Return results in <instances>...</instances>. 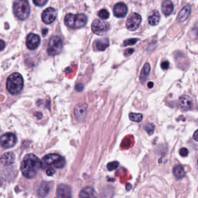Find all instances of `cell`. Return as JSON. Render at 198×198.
Instances as JSON below:
<instances>
[{
    "instance_id": "1",
    "label": "cell",
    "mask_w": 198,
    "mask_h": 198,
    "mask_svg": "<svg viewBox=\"0 0 198 198\" xmlns=\"http://www.w3.org/2000/svg\"><path fill=\"white\" fill-rule=\"evenodd\" d=\"M41 168L42 162L33 154L26 155L20 164V170L22 175L30 179L35 177Z\"/></svg>"
},
{
    "instance_id": "2",
    "label": "cell",
    "mask_w": 198,
    "mask_h": 198,
    "mask_svg": "<svg viewBox=\"0 0 198 198\" xmlns=\"http://www.w3.org/2000/svg\"><path fill=\"white\" fill-rule=\"evenodd\" d=\"M24 79L19 73L15 72L8 76L7 80V88L12 95L19 93L24 88Z\"/></svg>"
},
{
    "instance_id": "3",
    "label": "cell",
    "mask_w": 198,
    "mask_h": 198,
    "mask_svg": "<svg viewBox=\"0 0 198 198\" xmlns=\"http://www.w3.org/2000/svg\"><path fill=\"white\" fill-rule=\"evenodd\" d=\"M87 17L84 14H67L65 18V23L67 27L73 29L83 27L87 23Z\"/></svg>"
},
{
    "instance_id": "4",
    "label": "cell",
    "mask_w": 198,
    "mask_h": 198,
    "mask_svg": "<svg viewBox=\"0 0 198 198\" xmlns=\"http://www.w3.org/2000/svg\"><path fill=\"white\" fill-rule=\"evenodd\" d=\"M13 12L16 16L20 20H24L28 18L30 7L27 0H16L13 4Z\"/></svg>"
},
{
    "instance_id": "5",
    "label": "cell",
    "mask_w": 198,
    "mask_h": 198,
    "mask_svg": "<svg viewBox=\"0 0 198 198\" xmlns=\"http://www.w3.org/2000/svg\"><path fill=\"white\" fill-rule=\"evenodd\" d=\"M42 167L44 169L48 166H54L57 169L63 168L65 165V160L62 156L56 154H50L43 157Z\"/></svg>"
},
{
    "instance_id": "6",
    "label": "cell",
    "mask_w": 198,
    "mask_h": 198,
    "mask_svg": "<svg viewBox=\"0 0 198 198\" xmlns=\"http://www.w3.org/2000/svg\"><path fill=\"white\" fill-rule=\"evenodd\" d=\"M63 48L62 39L58 35L51 38L48 47L47 53L50 56H56L60 54Z\"/></svg>"
},
{
    "instance_id": "7",
    "label": "cell",
    "mask_w": 198,
    "mask_h": 198,
    "mask_svg": "<svg viewBox=\"0 0 198 198\" xmlns=\"http://www.w3.org/2000/svg\"><path fill=\"white\" fill-rule=\"evenodd\" d=\"M91 29L94 34L98 35H103L109 31L110 25L105 21L95 19L92 23Z\"/></svg>"
},
{
    "instance_id": "8",
    "label": "cell",
    "mask_w": 198,
    "mask_h": 198,
    "mask_svg": "<svg viewBox=\"0 0 198 198\" xmlns=\"http://www.w3.org/2000/svg\"><path fill=\"white\" fill-rule=\"evenodd\" d=\"M17 137L12 133L4 134L1 137V145L4 148H11L15 145Z\"/></svg>"
},
{
    "instance_id": "9",
    "label": "cell",
    "mask_w": 198,
    "mask_h": 198,
    "mask_svg": "<svg viewBox=\"0 0 198 198\" xmlns=\"http://www.w3.org/2000/svg\"><path fill=\"white\" fill-rule=\"evenodd\" d=\"M142 21V18L136 13H132L128 16L126 22V27L129 30L134 31L140 26Z\"/></svg>"
},
{
    "instance_id": "10",
    "label": "cell",
    "mask_w": 198,
    "mask_h": 198,
    "mask_svg": "<svg viewBox=\"0 0 198 198\" xmlns=\"http://www.w3.org/2000/svg\"><path fill=\"white\" fill-rule=\"evenodd\" d=\"M56 17V12L54 8H48L43 11L42 20L47 24L52 23Z\"/></svg>"
},
{
    "instance_id": "11",
    "label": "cell",
    "mask_w": 198,
    "mask_h": 198,
    "mask_svg": "<svg viewBox=\"0 0 198 198\" xmlns=\"http://www.w3.org/2000/svg\"><path fill=\"white\" fill-rule=\"evenodd\" d=\"M26 46L30 50H35L39 47L40 44V38L38 35L30 33L26 38Z\"/></svg>"
},
{
    "instance_id": "12",
    "label": "cell",
    "mask_w": 198,
    "mask_h": 198,
    "mask_svg": "<svg viewBox=\"0 0 198 198\" xmlns=\"http://www.w3.org/2000/svg\"><path fill=\"white\" fill-rule=\"evenodd\" d=\"M178 107L183 111L190 110L192 107L193 103L190 97L188 96L183 95L179 97L178 100Z\"/></svg>"
},
{
    "instance_id": "13",
    "label": "cell",
    "mask_w": 198,
    "mask_h": 198,
    "mask_svg": "<svg viewBox=\"0 0 198 198\" xmlns=\"http://www.w3.org/2000/svg\"><path fill=\"white\" fill-rule=\"evenodd\" d=\"M57 198H72V190L67 185L61 184L57 188Z\"/></svg>"
},
{
    "instance_id": "14",
    "label": "cell",
    "mask_w": 198,
    "mask_h": 198,
    "mask_svg": "<svg viewBox=\"0 0 198 198\" xmlns=\"http://www.w3.org/2000/svg\"><path fill=\"white\" fill-rule=\"evenodd\" d=\"M87 111V105L86 104H79L74 108V115L78 121H82L86 117Z\"/></svg>"
},
{
    "instance_id": "15",
    "label": "cell",
    "mask_w": 198,
    "mask_h": 198,
    "mask_svg": "<svg viewBox=\"0 0 198 198\" xmlns=\"http://www.w3.org/2000/svg\"><path fill=\"white\" fill-rule=\"evenodd\" d=\"M128 8L126 4L123 3H119L114 6L113 13L117 18H124L127 13Z\"/></svg>"
},
{
    "instance_id": "16",
    "label": "cell",
    "mask_w": 198,
    "mask_h": 198,
    "mask_svg": "<svg viewBox=\"0 0 198 198\" xmlns=\"http://www.w3.org/2000/svg\"><path fill=\"white\" fill-rule=\"evenodd\" d=\"M15 159V154L12 152H8L4 154L1 158V164L5 166H9L14 163Z\"/></svg>"
},
{
    "instance_id": "17",
    "label": "cell",
    "mask_w": 198,
    "mask_h": 198,
    "mask_svg": "<svg viewBox=\"0 0 198 198\" xmlns=\"http://www.w3.org/2000/svg\"><path fill=\"white\" fill-rule=\"evenodd\" d=\"M79 198H97V195L93 188L87 187L80 191Z\"/></svg>"
},
{
    "instance_id": "18",
    "label": "cell",
    "mask_w": 198,
    "mask_h": 198,
    "mask_svg": "<svg viewBox=\"0 0 198 198\" xmlns=\"http://www.w3.org/2000/svg\"><path fill=\"white\" fill-rule=\"evenodd\" d=\"M191 12V7L190 5H186L179 11L178 15V20L179 22H184L189 18Z\"/></svg>"
},
{
    "instance_id": "19",
    "label": "cell",
    "mask_w": 198,
    "mask_h": 198,
    "mask_svg": "<svg viewBox=\"0 0 198 198\" xmlns=\"http://www.w3.org/2000/svg\"><path fill=\"white\" fill-rule=\"evenodd\" d=\"M109 46V41L108 38H102L95 41L94 43V46L96 50L99 51L105 50Z\"/></svg>"
},
{
    "instance_id": "20",
    "label": "cell",
    "mask_w": 198,
    "mask_h": 198,
    "mask_svg": "<svg viewBox=\"0 0 198 198\" xmlns=\"http://www.w3.org/2000/svg\"><path fill=\"white\" fill-rule=\"evenodd\" d=\"M50 190V187L48 183L43 182L39 186L37 190V194L39 197L41 198H45L48 194Z\"/></svg>"
},
{
    "instance_id": "21",
    "label": "cell",
    "mask_w": 198,
    "mask_h": 198,
    "mask_svg": "<svg viewBox=\"0 0 198 198\" xmlns=\"http://www.w3.org/2000/svg\"><path fill=\"white\" fill-rule=\"evenodd\" d=\"M174 5L170 0H165L162 4V11L163 14L166 16L170 15L173 11Z\"/></svg>"
},
{
    "instance_id": "22",
    "label": "cell",
    "mask_w": 198,
    "mask_h": 198,
    "mask_svg": "<svg viewBox=\"0 0 198 198\" xmlns=\"http://www.w3.org/2000/svg\"><path fill=\"white\" fill-rule=\"evenodd\" d=\"M160 19L159 12L157 10H153L152 12L151 15L148 17V23L151 26H156L159 23Z\"/></svg>"
},
{
    "instance_id": "23",
    "label": "cell",
    "mask_w": 198,
    "mask_h": 198,
    "mask_svg": "<svg viewBox=\"0 0 198 198\" xmlns=\"http://www.w3.org/2000/svg\"><path fill=\"white\" fill-rule=\"evenodd\" d=\"M150 71H151V65L149 63H146L144 65L140 74V80L141 83L144 84L145 81L147 80L148 75L150 73Z\"/></svg>"
},
{
    "instance_id": "24",
    "label": "cell",
    "mask_w": 198,
    "mask_h": 198,
    "mask_svg": "<svg viewBox=\"0 0 198 198\" xmlns=\"http://www.w3.org/2000/svg\"><path fill=\"white\" fill-rule=\"evenodd\" d=\"M173 174L177 179H182L185 176V172L181 165L177 164L173 168Z\"/></svg>"
},
{
    "instance_id": "25",
    "label": "cell",
    "mask_w": 198,
    "mask_h": 198,
    "mask_svg": "<svg viewBox=\"0 0 198 198\" xmlns=\"http://www.w3.org/2000/svg\"><path fill=\"white\" fill-rule=\"evenodd\" d=\"M129 118L132 121L140 122L142 120V115L138 113H130L129 114Z\"/></svg>"
},
{
    "instance_id": "26",
    "label": "cell",
    "mask_w": 198,
    "mask_h": 198,
    "mask_svg": "<svg viewBox=\"0 0 198 198\" xmlns=\"http://www.w3.org/2000/svg\"><path fill=\"white\" fill-rule=\"evenodd\" d=\"M144 129L147 131L149 135H152L154 133L155 126L152 123H148L144 126Z\"/></svg>"
},
{
    "instance_id": "27",
    "label": "cell",
    "mask_w": 198,
    "mask_h": 198,
    "mask_svg": "<svg viewBox=\"0 0 198 198\" xmlns=\"http://www.w3.org/2000/svg\"><path fill=\"white\" fill-rule=\"evenodd\" d=\"M109 15L110 14H109V12L105 9H101V11H99V12H98V16L102 19H108Z\"/></svg>"
},
{
    "instance_id": "28",
    "label": "cell",
    "mask_w": 198,
    "mask_h": 198,
    "mask_svg": "<svg viewBox=\"0 0 198 198\" xmlns=\"http://www.w3.org/2000/svg\"><path fill=\"white\" fill-rule=\"evenodd\" d=\"M119 163L117 161H113L112 162H109V164H107V168L109 171H112L119 167Z\"/></svg>"
},
{
    "instance_id": "29",
    "label": "cell",
    "mask_w": 198,
    "mask_h": 198,
    "mask_svg": "<svg viewBox=\"0 0 198 198\" xmlns=\"http://www.w3.org/2000/svg\"><path fill=\"white\" fill-rule=\"evenodd\" d=\"M139 39L138 38H131V39H128L127 40H125L124 41V46H127L128 45H134L136 44L137 41H138Z\"/></svg>"
},
{
    "instance_id": "30",
    "label": "cell",
    "mask_w": 198,
    "mask_h": 198,
    "mask_svg": "<svg viewBox=\"0 0 198 198\" xmlns=\"http://www.w3.org/2000/svg\"><path fill=\"white\" fill-rule=\"evenodd\" d=\"M33 1L35 6L41 7L47 4L48 0H33Z\"/></svg>"
},
{
    "instance_id": "31",
    "label": "cell",
    "mask_w": 198,
    "mask_h": 198,
    "mask_svg": "<svg viewBox=\"0 0 198 198\" xmlns=\"http://www.w3.org/2000/svg\"><path fill=\"white\" fill-rule=\"evenodd\" d=\"M179 154L181 156L185 157L188 155V150L186 148H182L179 150Z\"/></svg>"
},
{
    "instance_id": "32",
    "label": "cell",
    "mask_w": 198,
    "mask_h": 198,
    "mask_svg": "<svg viewBox=\"0 0 198 198\" xmlns=\"http://www.w3.org/2000/svg\"><path fill=\"white\" fill-rule=\"evenodd\" d=\"M169 66H170V64L168 61H164L161 63V68L163 70H166L169 68Z\"/></svg>"
},
{
    "instance_id": "33",
    "label": "cell",
    "mask_w": 198,
    "mask_h": 198,
    "mask_svg": "<svg viewBox=\"0 0 198 198\" xmlns=\"http://www.w3.org/2000/svg\"><path fill=\"white\" fill-rule=\"evenodd\" d=\"M55 173V170L53 168H49L46 171V174L48 176H52Z\"/></svg>"
},
{
    "instance_id": "34",
    "label": "cell",
    "mask_w": 198,
    "mask_h": 198,
    "mask_svg": "<svg viewBox=\"0 0 198 198\" xmlns=\"http://www.w3.org/2000/svg\"><path fill=\"white\" fill-rule=\"evenodd\" d=\"M134 52V50L132 48H129L127 49L125 51V55L126 56H129L131 55V54H133V52Z\"/></svg>"
},
{
    "instance_id": "35",
    "label": "cell",
    "mask_w": 198,
    "mask_h": 198,
    "mask_svg": "<svg viewBox=\"0 0 198 198\" xmlns=\"http://www.w3.org/2000/svg\"><path fill=\"white\" fill-rule=\"evenodd\" d=\"M192 31L195 34L198 35V22L195 25L194 27L192 29Z\"/></svg>"
},
{
    "instance_id": "36",
    "label": "cell",
    "mask_w": 198,
    "mask_h": 198,
    "mask_svg": "<svg viewBox=\"0 0 198 198\" xmlns=\"http://www.w3.org/2000/svg\"><path fill=\"white\" fill-rule=\"evenodd\" d=\"M193 138L195 141H198V129L194 134Z\"/></svg>"
},
{
    "instance_id": "37",
    "label": "cell",
    "mask_w": 198,
    "mask_h": 198,
    "mask_svg": "<svg viewBox=\"0 0 198 198\" xmlns=\"http://www.w3.org/2000/svg\"><path fill=\"white\" fill-rule=\"evenodd\" d=\"M0 45H1V50H3L4 48H5V42H4L3 40H2V39L1 40V44H0Z\"/></svg>"
},
{
    "instance_id": "38",
    "label": "cell",
    "mask_w": 198,
    "mask_h": 198,
    "mask_svg": "<svg viewBox=\"0 0 198 198\" xmlns=\"http://www.w3.org/2000/svg\"><path fill=\"white\" fill-rule=\"evenodd\" d=\"M126 190L128 191V190H130L131 188H132V185H131V184L130 183H127L126 185Z\"/></svg>"
},
{
    "instance_id": "39",
    "label": "cell",
    "mask_w": 198,
    "mask_h": 198,
    "mask_svg": "<svg viewBox=\"0 0 198 198\" xmlns=\"http://www.w3.org/2000/svg\"><path fill=\"white\" fill-rule=\"evenodd\" d=\"M148 87L149 88H150V89H151V88H153V83L152 82H148Z\"/></svg>"
},
{
    "instance_id": "40",
    "label": "cell",
    "mask_w": 198,
    "mask_h": 198,
    "mask_svg": "<svg viewBox=\"0 0 198 198\" xmlns=\"http://www.w3.org/2000/svg\"></svg>"
}]
</instances>
